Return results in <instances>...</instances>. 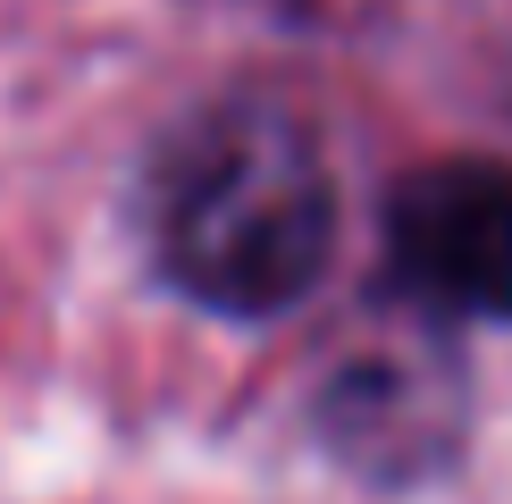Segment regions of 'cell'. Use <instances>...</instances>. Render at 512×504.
Instances as JSON below:
<instances>
[{
  "label": "cell",
  "instance_id": "6da1fadb",
  "mask_svg": "<svg viewBox=\"0 0 512 504\" xmlns=\"http://www.w3.org/2000/svg\"><path fill=\"white\" fill-rule=\"evenodd\" d=\"M160 269L227 320H269L336 252V185L311 126L277 101H219L152 168Z\"/></svg>",
  "mask_w": 512,
  "mask_h": 504
},
{
  "label": "cell",
  "instance_id": "7a4b0ae2",
  "mask_svg": "<svg viewBox=\"0 0 512 504\" xmlns=\"http://www.w3.org/2000/svg\"><path fill=\"white\" fill-rule=\"evenodd\" d=\"M395 286L454 320H512V160H437L387 202Z\"/></svg>",
  "mask_w": 512,
  "mask_h": 504
}]
</instances>
